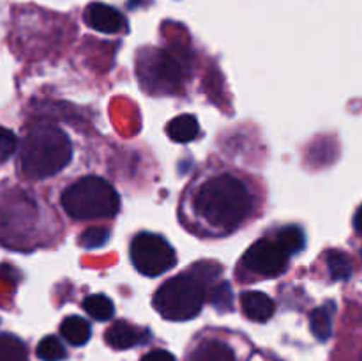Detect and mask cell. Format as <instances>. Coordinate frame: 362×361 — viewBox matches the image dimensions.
<instances>
[{"mask_svg":"<svg viewBox=\"0 0 362 361\" xmlns=\"http://www.w3.org/2000/svg\"><path fill=\"white\" fill-rule=\"evenodd\" d=\"M200 218L219 230L237 229L253 211V198L243 180L233 176H216L205 180L193 198Z\"/></svg>","mask_w":362,"mask_h":361,"instance_id":"cell-1","label":"cell"},{"mask_svg":"<svg viewBox=\"0 0 362 361\" xmlns=\"http://www.w3.org/2000/svg\"><path fill=\"white\" fill-rule=\"evenodd\" d=\"M219 265L198 262L189 273L173 276L154 296V306L168 321H189L200 314L205 301V280L219 275Z\"/></svg>","mask_w":362,"mask_h":361,"instance_id":"cell-2","label":"cell"},{"mask_svg":"<svg viewBox=\"0 0 362 361\" xmlns=\"http://www.w3.org/2000/svg\"><path fill=\"white\" fill-rule=\"evenodd\" d=\"M73 158L69 137L49 124L34 126L23 138L20 152L21 170L30 179H46L67 166Z\"/></svg>","mask_w":362,"mask_h":361,"instance_id":"cell-3","label":"cell"},{"mask_svg":"<svg viewBox=\"0 0 362 361\" xmlns=\"http://www.w3.org/2000/svg\"><path fill=\"white\" fill-rule=\"evenodd\" d=\"M62 207L74 219L112 218L119 211V195L115 188L95 176L83 177L71 184L62 195Z\"/></svg>","mask_w":362,"mask_h":361,"instance_id":"cell-4","label":"cell"},{"mask_svg":"<svg viewBox=\"0 0 362 361\" xmlns=\"http://www.w3.org/2000/svg\"><path fill=\"white\" fill-rule=\"evenodd\" d=\"M182 62L165 50H154L138 57V76L152 92H173L182 80Z\"/></svg>","mask_w":362,"mask_h":361,"instance_id":"cell-5","label":"cell"},{"mask_svg":"<svg viewBox=\"0 0 362 361\" xmlns=\"http://www.w3.org/2000/svg\"><path fill=\"white\" fill-rule=\"evenodd\" d=\"M131 260L141 275L159 276L175 265L177 255L172 244L161 236L141 232L131 243Z\"/></svg>","mask_w":362,"mask_h":361,"instance_id":"cell-6","label":"cell"},{"mask_svg":"<svg viewBox=\"0 0 362 361\" xmlns=\"http://www.w3.org/2000/svg\"><path fill=\"white\" fill-rule=\"evenodd\" d=\"M290 253L278 239H260L247 248L243 262L250 271L260 276H278L286 269Z\"/></svg>","mask_w":362,"mask_h":361,"instance_id":"cell-7","label":"cell"},{"mask_svg":"<svg viewBox=\"0 0 362 361\" xmlns=\"http://www.w3.org/2000/svg\"><path fill=\"white\" fill-rule=\"evenodd\" d=\"M83 20L88 27L103 34H119L127 28L124 14L115 7L103 2L88 4L83 11Z\"/></svg>","mask_w":362,"mask_h":361,"instance_id":"cell-8","label":"cell"},{"mask_svg":"<svg viewBox=\"0 0 362 361\" xmlns=\"http://www.w3.org/2000/svg\"><path fill=\"white\" fill-rule=\"evenodd\" d=\"M240 304H243L244 315L253 322H267L276 311V303L272 297L258 290L244 292L240 297Z\"/></svg>","mask_w":362,"mask_h":361,"instance_id":"cell-9","label":"cell"},{"mask_svg":"<svg viewBox=\"0 0 362 361\" xmlns=\"http://www.w3.org/2000/svg\"><path fill=\"white\" fill-rule=\"evenodd\" d=\"M105 340L110 347L117 350H124V349H131L136 343L144 342V333L140 331L138 328L131 326L129 322L126 321H117L106 329L105 333Z\"/></svg>","mask_w":362,"mask_h":361,"instance_id":"cell-10","label":"cell"},{"mask_svg":"<svg viewBox=\"0 0 362 361\" xmlns=\"http://www.w3.org/2000/svg\"><path fill=\"white\" fill-rule=\"evenodd\" d=\"M60 335L71 345L80 347L87 343L88 338H90V324L83 317L71 315V317L64 319L62 324H60Z\"/></svg>","mask_w":362,"mask_h":361,"instance_id":"cell-11","label":"cell"},{"mask_svg":"<svg viewBox=\"0 0 362 361\" xmlns=\"http://www.w3.org/2000/svg\"><path fill=\"white\" fill-rule=\"evenodd\" d=\"M166 133L177 144H187V142H193L197 138V134L200 133V126L193 115L186 113V115H179L170 120Z\"/></svg>","mask_w":362,"mask_h":361,"instance_id":"cell-12","label":"cell"},{"mask_svg":"<svg viewBox=\"0 0 362 361\" xmlns=\"http://www.w3.org/2000/svg\"><path fill=\"white\" fill-rule=\"evenodd\" d=\"M193 361H235V354L221 340H205L194 350Z\"/></svg>","mask_w":362,"mask_h":361,"instance_id":"cell-13","label":"cell"},{"mask_svg":"<svg viewBox=\"0 0 362 361\" xmlns=\"http://www.w3.org/2000/svg\"><path fill=\"white\" fill-rule=\"evenodd\" d=\"M311 331H313L315 338L325 342L331 338L332 335V303L318 306L311 311L310 315Z\"/></svg>","mask_w":362,"mask_h":361,"instance_id":"cell-14","label":"cell"},{"mask_svg":"<svg viewBox=\"0 0 362 361\" xmlns=\"http://www.w3.org/2000/svg\"><path fill=\"white\" fill-rule=\"evenodd\" d=\"M83 308L95 321H110L115 311L112 299L106 297L105 294H92V296L85 297Z\"/></svg>","mask_w":362,"mask_h":361,"instance_id":"cell-15","label":"cell"},{"mask_svg":"<svg viewBox=\"0 0 362 361\" xmlns=\"http://www.w3.org/2000/svg\"><path fill=\"white\" fill-rule=\"evenodd\" d=\"M327 268L331 273V278L336 282H346L352 276L354 268L350 262L349 255H345L339 250H331L327 253Z\"/></svg>","mask_w":362,"mask_h":361,"instance_id":"cell-16","label":"cell"},{"mask_svg":"<svg viewBox=\"0 0 362 361\" xmlns=\"http://www.w3.org/2000/svg\"><path fill=\"white\" fill-rule=\"evenodd\" d=\"M0 361H27L23 342L13 335H0Z\"/></svg>","mask_w":362,"mask_h":361,"instance_id":"cell-17","label":"cell"},{"mask_svg":"<svg viewBox=\"0 0 362 361\" xmlns=\"http://www.w3.org/2000/svg\"><path fill=\"white\" fill-rule=\"evenodd\" d=\"M67 353L57 336H45L37 345V357L42 361H62Z\"/></svg>","mask_w":362,"mask_h":361,"instance_id":"cell-18","label":"cell"},{"mask_svg":"<svg viewBox=\"0 0 362 361\" xmlns=\"http://www.w3.org/2000/svg\"><path fill=\"white\" fill-rule=\"evenodd\" d=\"M278 241L290 255L299 253L304 248V232L299 227H285L278 232Z\"/></svg>","mask_w":362,"mask_h":361,"instance_id":"cell-19","label":"cell"},{"mask_svg":"<svg viewBox=\"0 0 362 361\" xmlns=\"http://www.w3.org/2000/svg\"><path fill=\"white\" fill-rule=\"evenodd\" d=\"M110 239V230L106 227H88L83 234L80 236L81 246L88 248H101L108 243Z\"/></svg>","mask_w":362,"mask_h":361,"instance_id":"cell-20","label":"cell"},{"mask_svg":"<svg viewBox=\"0 0 362 361\" xmlns=\"http://www.w3.org/2000/svg\"><path fill=\"white\" fill-rule=\"evenodd\" d=\"M18 138L7 127L0 126V161H7L16 152Z\"/></svg>","mask_w":362,"mask_h":361,"instance_id":"cell-21","label":"cell"},{"mask_svg":"<svg viewBox=\"0 0 362 361\" xmlns=\"http://www.w3.org/2000/svg\"><path fill=\"white\" fill-rule=\"evenodd\" d=\"M232 299H233L232 289H230L228 283H219L211 294L212 304H214L218 310H225V308L228 310V308L232 306Z\"/></svg>","mask_w":362,"mask_h":361,"instance_id":"cell-22","label":"cell"},{"mask_svg":"<svg viewBox=\"0 0 362 361\" xmlns=\"http://www.w3.org/2000/svg\"><path fill=\"white\" fill-rule=\"evenodd\" d=\"M141 361H175V356H173L172 353H168V350L156 349L145 354V356L141 357Z\"/></svg>","mask_w":362,"mask_h":361,"instance_id":"cell-23","label":"cell"},{"mask_svg":"<svg viewBox=\"0 0 362 361\" xmlns=\"http://www.w3.org/2000/svg\"><path fill=\"white\" fill-rule=\"evenodd\" d=\"M354 229H356V232H359L362 236V204L361 207L357 209L356 216H354Z\"/></svg>","mask_w":362,"mask_h":361,"instance_id":"cell-24","label":"cell"},{"mask_svg":"<svg viewBox=\"0 0 362 361\" xmlns=\"http://www.w3.org/2000/svg\"><path fill=\"white\" fill-rule=\"evenodd\" d=\"M361 255H362V250H361Z\"/></svg>","mask_w":362,"mask_h":361,"instance_id":"cell-25","label":"cell"}]
</instances>
